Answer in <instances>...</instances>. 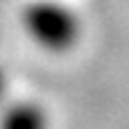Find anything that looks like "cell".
I'll return each instance as SVG.
<instances>
[{
	"label": "cell",
	"instance_id": "6da1fadb",
	"mask_svg": "<svg viewBox=\"0 0 129 129\" xmlns=\"http://www.w3.org/2000/svg\"><path fill=\"white\" fill-rule=\"evenodd\" d=\"M25 36L41 50L61 54L82 39V16L66 0H29L20 9Z\"/></svg>",
	"mask_w": 129,
	"mask_h": 129
},
{
	"label": "cell",
	"instance_id": "7a4b0ae2",
	"mask_svg": "<svg viewBox=\"0 0 129 129\" xmlns=\"http://www.w3.org/2000/svg\"><path fill=\"white\" fill-rule=\"evenodd\" d=\"M0 129H50L45 107L32 98L0 102Z\"/></svg>",
	"mask_w": 129,
	"mask_h": 129
},
{
	"label": "cell",
	"instance_id": "3957f363",
	"mask_svg": "<svg viewBox=\"0 0 129 129\" xmlns=\"http://www.w3.org/2000/svg\"><path fill=\"white\" fill-rule=\"evenodd\" d=\"M5 93H7V75H5V70L0 66V102L5 100Z\"/></svg>",
	"mask_w": 129,
	"mask_h": 129
}]
</instances>
